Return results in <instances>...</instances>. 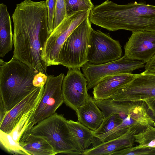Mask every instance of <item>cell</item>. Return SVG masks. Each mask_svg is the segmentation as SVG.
Here are the masks:
<instances>
[{
    "label": "cell",
    "instance_id": "1",
    "mask_svg": "<svg viewBox=\"0 0 155 155\" xmlns=\"http://www.w3.org/2000/svg\"><path fill=\"white\" fill-rule=\"evenodd\" d=\"M12 18L13 57L48 76L44 48L49 37L46 0H24L16 5Z\"/></svg>",
    "mask_w": 155,
    "mask_h": 155
},
{
    "label": "cell",
    "instance_id": "2",
    "mask_svg": "<svg viewBox=\"0 0 155 155\" xmlns=\"http://www.w3.org/2000/svg\"><path fill=\"white\" fill-rule=\"evenodd\" d=\"M90 19L109 31L155 32V5L136 2L118 5L107 0L94 7Z\"/></svg>",
    "mask_w": 155,
    "mask_h": 155
},
{
    "label": "cell",
    "instance_id": "3",
    "mask_svg": "<svg viewBox=\"0 0 155 155\" xmlns=\"http://www.w3.org/2000/svg\"><path fill=\"white\" fill-rule=\"evenodd\" d=\"M38 73L13 57L8 62L0 59V98L8 111L37 87L33 83Z\"/></svg>",
    "mask_w": 155,
    "mask_h": 155
},
{
    "label": "cell",
    "instance_id": "4",
    "mask_svg": "<svg viewBox=\"0 0 155 155\" xmlns=\"http://www.w3.org/2000/svg\"><path fill=\"white\" fill-rule=\"evenodd\" d=\"M31 133L45 140L56 154H81L77 149L68 124L63 115L57 113L38 123Z\"/></svg>",
    "mask_w": 155,
    "mask_h": 155
},
{
    "label": "cell",
    "instance_id": "5",
    "mask_svg": "<svg viewBox=\"0 0 155 155\" xmlns=\"http://www.w3.org/2000/svg\"><path fill=\"white\" fill-rule=\"evenodd\" d=\"M91 23L88 17L68 37L60 51L59 65L68 68H81L88 62L89 38L93 30Z\"/></svg>",
    "mask_w": 155,
    "mask_h": 155
},
{
    "label": "cell",
    "instance_id": "6",
    "mask_svg": "<svg viewBox=\"0 0 155 155\" xmlns=\"http://www.w3.org/2000/svg\"><path fill=\"white\" fill-rule=\"evenodd\" d=\"M110 98L118 101H143L151 113L155 107V73L144 71L136 74Z\"/></svg>",
    "mask_w": 155,
    "mask_h": 155
},
{
    "label": "cell",
    "instance_id": "7",
    "mask_svg": "<svg viewBox=\"0 0 155 155\" xmlns=\"http://www.w3.org/2000/svg\"><path fill=\"white\" fill-rule=\"evenodd\" d=\"M91 11H81L67 15L53 30L44 48L45 60L47 67L59 65V55L63 44L80 24L89 16Z\"/></svg>",
    "mask_w": 155,
    "mask_h": 155
},
{
    "label": "cell",
    "instance_id": "8",
    "mask_svg": "<svg viewBox=\"0 0 155 155\" xmlns=\"http://www.w3.org/2000/svg\"><path fill=\"white\" fill-rule=\"evenodd\" d=\"M143 62L131 60L124 56L111 62L93 64L87 62L81 67L87 80L88 90L93 88L104 77L119 73H132L134 71L144 68Z\"/></svg>",
    "mask_w": 155,
    "mask_h": 155
},
{
    "label": "cell",
    "instance_id": "9",
    "mask_svg": "<svg viewBox=\"0 0 155 155\" xmlns=\"http://www.w3.org/2000/svg\"><path fill=\"white\" fill-rule=\"evenodd\" d=\"M122 54L119 41L100 30L93 29L89 38L88 62L98 64L111 62L120 58Z\"/></svg>",
    "mask_w": 155,
    "mask_h": 155
},
{
    "label": "cell",
    "instance_id": "10",
    "mask_svg": "<svg viewBox=\"0 0 155 155\" xmlns=\"http://www.w3.org/2000/svg\"><path fill=\"white\" fill-rule=\"evenodd\" d=\"M64 77L63 73L57 76L48 75L41 101L34 116L33 126L54 114L64 102L62 91Z\"/></svg>",
    "mask_w": 155,
    "mask_h": 155
},
{
    "label": "cell",
    "instance_id": "11",
    "mask_svg": "<svg viewBox=\"0 0 155 155\" xmlns=\"http://www.w3.org/2000/svg\"><path fill=\"white\" fill-rule=\"evenodd\" d=\"M100 108L105 116L122 113L130 116L144 128L154 126L155 121L148 114L147 106L143 101H118L109 98L101 101Z\"/></svg>",
    "mask_w": 155,
    "mask_h": 155
},
{
    "label": "cell",
    "instance_id": "12",
    "mask_svg": "<svg viewBox=\"0 0 155 155\" xmlns=\"http://www.w3.org/2000/svg\"><path fill=\"white\" fill-rule=\"evenodd\" d=\"M68 69L63 81L62 93L65 104L76 111L88 95L87 80L80 68Z\"/></svg>",
    "mask_w": 155,
    "mask_h": 155
},
{
    "label": "cell",
    "instance_id": "13",
    "mask_svg": "<svg viewBox=\"0 0 155 155\" xmlns=\"http://www.w3.org/2000/svg\"><path fill=\"white\" fill-rule=\"evenodd\" d=\"M124 56L133 61L147 63L155 55V32H132L124 47Z\"/></svg>",
    "mask_w": 155,
    "mask_h": 155
},
{
    "label": "cell",
    "instance_id": "14",
    "mask_svg": "<svg viewBox=\"0 0 155 155\" xmlns=\"http://www.w3.org/2000/svg\"><path fill=\"white\" fill-rule=\"evenodd\" d=\"M45 86L37 87L23 99L8 111L0 123V130L11 134L21 117L41 101Z\"/></svg>",
    "mask_w": 155,
    "mask_h": 155
},
{
    "label": "cell",
    "instance_id": "15",
    "mask_svg": "<svg viewBox=\"0 0 155 155\" xmlns=\"http://www.w3.org/2000/svg\"><path fill=\"white\" fill-rule=\"evenodd\" d=\"M136 75L132 73H119L104 77L93 88L94 99L98 100L110 98Z\"/></svg>",
    "mask_w": 155,
    "mask_h": 155
},
{
    "label": "cell",
    "instance_id": "16",
    "mask_svg": "<svg viewBox=\"0 0 155 155\" xmlns=\"http://www.w3.org/2000/svg\"><path fill=\"white\" fill-rule=\"evenodd\" d=\"M139 132L136 129H130L122 136L107 141L101 142L83 152L84 155H111L114 152L133 147L134 136Z\"/></svg>",
    "mask_w": 155,
    "mask_h": 155
},
{
    "label": "cell",
    "instance_id": "17",
    "mask_svg": "<svg viewBox=\"0 0 155 155\" xmlns=\"http://www.w3.org/2000/svg\"><path fill=\"white\" fill-rule=\"evenodd\" d=\"M135 146L113 153L114 155H155V127L149 125L134 135Z\"/></svg>",
    "mask_w": 155,
    "mask_h": 155
},
{
    "label": "cell",
    "instance_id": "18",
    "mask_svg": "<svg viewBox=\"0 0 155 155\" xmlns=\"http://www.w3.org/2000/svg\"><path fill=\"white\" fill-rule=\"evenodd\" d=\"M75 111L78 121L92 130H97L104 119L102 112L89 94L84 104Z\"/></svg>",
    "mask_w": 155,
    "mask_h": 155
},
{
    "label": "cell",
    "instance_id": "19",
    "mask_svg": "<svg viewBox=\"0 0 155 155\" xmlns=\"http://www.w3.org/2000/svg\"><path fill=\"white\" fill-rule=\"evenodd\" d=\"M72 137L77 149L82 153L88 149L91 144H97L98 140L93 131L78 121L67 120Z\"/></svg>",
    "mask_w": 155,
    "mask_h": 155
},
{
    "label": "cell",
    "instance_id": "20",
    "mask_svg": "<svg viewBox=\"0 0 155 155\" xmlns=\"http://www.w3.org/2000/svg\"><path fill=\"white\" fill-rule=\"evenodd\" d=\"M11 19L7 7L0 4V57L12 50L13 44Z\"/></svg>",
    "mask_w": 155,
    "mask_h": 155
},
{
    "label": "cell",
    "instance_id": "21",
    "mask_svg": "<svg viewBox=\"0 0 155 155\" xmlns=\"http://www.w3.org/2000/svg\"><path fill=\"white\" fill-rule=\"evenodd\" d=\"M19 143L29 155H54L56 153L43 138L29 133L21 138Z\"/></svg>",
    "mask_w": 155,
    "mask_h": 155
},
{
    "label": "cell",
    "instance_id": "22",
    "mask_svg": "<svg viewBox=\"0 0 155 155\" xmlns=\"http://www.w3.org/2000/svg\"><path fill=\"white\" fill-rule=\"evenodd\" d=\"M122 121L123 118L119 113H112L104 117L100 126L96 130H93L94 136L99 143L104 142L110 133Z\"/></svg>",
    "mask_w": 155,
    "mask_h": 155
},
{
    "label": "cell",
    "instance_id": "23",
    "mask_svg": "<svg viewBox=\"0 0 155 155\" xmlns=\"http://www.w3.org/2000/svg\"><path fill=\"white\" fill-rule=\"evenodd\" d=\"M38 107H35L25 114L11 133L16 141L19 142L21 138L31 133V130L34 126L33 119Z\"/></svg>",
    "mask_w": 155,
    "mask_h": 155
},
{
    "label": "cell",
    "instance_id": "24",
    "mask_svg": "<svg viewBox=\"0 0 155 155\" xmlns=\"http://www.w3.org/2000/svg\"><path fill=\"white\" fill-rule=\"evenodd\" d=\"M0 144L7 151L15 154L29 155L20 145L19 142L13 139L11 134H8L0 130Z\"/></svg>",
    "mask_w": 155,
    "mask_h": 155
},
{
    "label": "cell",
    "instance_id": "25",
    "mask_svg": "<svg viewBox=\"0 0 155 155\" xmlns=\"http://www.w3.org/2000/svg\"><path fill=\"white\" fill-rule=\"evenodd\" d=\"M67 15L87 10H91L94 7L91 0H64Z\"/></svg>",
    "mask_w": 155,
    "mask_h": 155
},
{
    "label": "cell",
    "instance_id": "26",
    "mask_svg": "<svg viewBox=\"0 0 155 155\" xmlns=\"http://www.w3.org/2000/svg\"><path fill=\"white\" fill-rule=\"evenodd\" d=\"M67 15L64 0H56L53 23V30L57 27Z\"/></svg>",
    "mask_w": 155,
    "mask_h": 155
},
{
    "label": "cell",
    "instance_id": "27",
    "mask_svg": "<svg viewBox=\"0 0 155 155\" xmlns=\"http://www.w3.org/2000/svg\"><path fill=\"white\" fill-rule=\"evenodd\" d=\"M56 0H46L48 11V24L50 33L53 30V23L55 15Z\"/></svg>",
    "mask_w": 155,
    "mask_h": 155
},
{
    "label": "cell",
    "instance_id": "28",
    "mask_svg": "<svg viewBox=\"0 0 155 155\" xmlns=\"http://www.w3.org/2000/svg\"><path fill=\"white\" fill-rule=\"evenodd\" d=\"M48 76L41 72L37 73L35 76L33 80L34 85L36 87L45 86L47 81Z\"/></svg>",
    "mask_w": 155,
    "mask_h": 155
},
{
    "label": "cell",
    "instance_id": "29",
    "mask_svg": "<svg viewBox=\"0 0 155 155\" xmlns=\"http://www.w3.org/2000/svg\"><path fill=\"white\" fill-rule=\"evenodd\" d=\"M8 112L2 100L0 98V123L2 121Z\"/></svg>",
    "mask_w": 155,
    "mask_h": 155
},
{
    "label": "cell",
    "instance_id": "30",
    "mask_svg": "<svg viewBox=\"0 0 155 155\" xmlns=\"http://www.w3.org/2000/svg\"><path fill=\"white\" fill-rule=\"evenodd\" d=\"M154 126L155 127V121L154 123Z\"/></svg>",
    "mask_w": 155,
    "mask_h": 155
}]
</instances>
